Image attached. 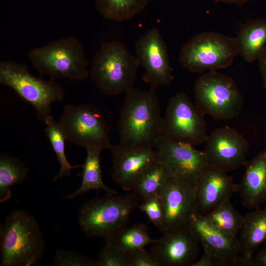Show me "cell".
<instances>
[{
	"label": "cell",
	"instance_id": "obj_29",
	"mask_svg": "<svg viewBox=\"0 0 266 266\" xmlns=\"http://www.w3.org/2000/svg\"><path fill=\"white\" fill-rule=\"evenodd\" d=\"M105 240L96 261L97 266H129L128 254L111 241Z\"/></svg>",
	"mask_w": 266,
	"mask_h": 266
},
{
	"label": "cell",
	"instance_id": "obj_10",
	"mask_svg": "<svg viewBox=\"0 0 266 266\" xmlns=\"http://www.w3.org/2000/svg\"><path fill=\"white\" fill-rule=\"evenodd\" d=\"M204 116L185 93L179 92L168 100L162 135L194 146L205 142L208 135Z\"/></svg>",
	"mask_w": 266,
	"mask_h": 266
},
{
	"label": "cell",
	"instance_id": "obj_6",
	"mask_svg": "<svg viewBox=\"0 0 266 266\" xmlns=\"http://www.w3.org/2000/svg\"><path fill=\"white\" fill-rule=\"evenodd\" d=\"M139 199L133 193L107 195L86 201L80 208L78 223L89 237L109 238L127 227Z\"/></svg>",
	"mask_w": 266,
	"mask_h": 266
},
{
	"label": "cell",
	"instance_id": "obj_16",
	"mask_svg": "<svg viewBox=\"0 0 266 266\" xmlns=\"http://www.w3.org/2000/svg\"><path fill=\"white\" fill-rule=\"evenodd\" d=\"M199 243L186 226L164 233L152 244L151 252L162 266H193L199 254Z\"/></svg>",
	"mask_w": 266,
	"mask_h": 266
},
{
	"label": "cell",
	"instance_id": "obj_30",
	"mask_svg": "<svg viewBox=\"0 0 266 266\" xmlns=\"http://www.w3.org/2000/svg\"><path fill=\"white\" fill-rule=\"evenodd\" d=\"M152 222L160 231H163L164 210L160 195H154L143 201L138 205Z\"/></svg>",
	"mask_w": 266,
	"mask_h": 266
},
{
	"label": "cell",
	"instance_id": "obj_19",
	"mask_svg": "<svg viewBox=\"0 0 266 266\" xmlns=\"http://www.w3.org/2000/svg\"><path fill=\"white\" fill-rule=\"evenodd\" d=\"M237 193L241 202L249 209H256L266 202V149L257 154L245 165Z\"/></svg>",
	"mask_w": 266,
	"mask_h": 266
},
{
	"label": "cell",
	"instance_id": "obj_1",
	"mask_svg": "<svg viewBox=\"0 0 266 266\" xmlns=\"http://www.w3.org/2000/svg\"><path fill=\"white\" fill-rule=\"evenodd\" d=\"M118 122L120 143L152 148L162 135L163 117L153 89L125 93Z\"/></svg>",
	"mask_w": 266,
	"mask_h": 266
},
{
	"label": "cell",
	"instance_id": "obj_36",
	"mask_svg": "<svg viewBox=\"0 0 266 266\" xmlns=\"http://www.w3.org/2000/svg\"><path fill=\"white\" fill-rule=\"evenodd\" d=\"M215 2H224L231 4H243L253 0H214Z\"/></svg>",
	"mask_w": 266,
	"mask_h": 266
},
{
	"label": "cell",
	"instance_id": "obj_2",
	"mask_svg": "<svg viewBox=\"0 0 266 266\" xmlns=\"http://www.w3.org/2000/svg\"><path fill=\"white\" fill-rule=\"evenodd\" d=\"M45 242L35 219L25 210H16L0 225L1 266H31L38 263Z\"/></svg>",
	"mask_w": 266,
	"mask_h": 266
},
{
	"label": "cell",
	"instance_id": "obj_3",
	"mask_svg": "<svg viewBox=\"0 0 266 266\" xmlns=\"http://www.w3.org/2000/svg\"><path fill=\"white\" fill-rule=\"evenodd\" d=\"M139 65L138 58L124 44L104 42L93 57L89 76L100 93L115 96L133 88Z\"/></svg>",
	"mask_w": 266,
	"mask_h": 266
},
{
	"label": "cell",
	"instance_id": "obj_5",
	"mask_svg": "<svg viewBox=\"0 0 266 266\" xmlns=\"http://www.w3.org/2000/svg\"><path fill=\"white\" fill-rule=\"evenodd\" d=\"M0 84L12 89L31 104L41 122L51 115L53 103L63 101L65 95L63 86L55 80L35 77L27 64L10 60L0 62Z\"/></svg>",
	"mask_w": 266,
	"mask_h": 266
},
{
	"label": "cell",
	"instance_id": "obj_24",
	"mask_svg": "<svg viewBox=\"0 0 266 266\" xmlns=\"http://www.w3.org/2000/svg\"><path fill=\"white\" fill-rule=\"evenodd\" d=\"M29 169L18 157L7 154L0 155V202L8 201L11 197L10 188L23 183L27 177Z\"/></svg>",
	"mask_w": 266,
	"mask_h": 266
},
{
	"label": "cell",
	"instance_id": "obj_18",
	"mask_svg": "<svg viewBox=\"0 0 266 266\" xmlns=\"http://www.w3.org/2000/svg\"><path fill=\"white\" fill-rule=\"evenodd\" d=\"M198 212L205 215L221 202L237 193L233 177L208 163L195 184Z\"/></svg>",
	"mask_w": 266,
	"mask_h": 266
},
{
	"label": "cell",
	"instance_id": "obj_9",
	"mask_svg": "<svg viewBox=\"0 0 266 266\" xmlns=\"http://www.w3.org/2000/svg\"><path fill=\"white\" fill-rule=\"evenodd\" d=\"M67 141L85 149L96 147L109 149L107 124L95 106L82 104L65 106L58 121Z\"/></svg>",
	"mask_w": 266,
	"mask_h": 266
},
{
	"label": "cell",
	"instance_id": "obj_14",
	"mask_svg": "<svg viewBox=\"0 0 266 266\" xmlns=\"http://www.w3.org/2000/svg\"><path fill=\"white\" fill-rule=\"evenodd\" d=\"M113 159V180L126 191L134 184L158 162L154 149L122 143L112 144L109 149Z\"/></svg>",
	"mask_w": 266,
	"mask_h": 266
},
{
	"label": "cell",
	"instance_id": "obj_7",
	"mask_svg": "<svg viewBox=\"0 0 266 266\" xmlns=\"http://www.w3.org/2000/svg\"><path fill=\"white\" fill-rule=\"evenodd\" d=\"M196 105L204 115L230 120L239 114L244 99L231 77L216 70L202 74L195 82Z\"/></svg>",
	"mask_w": 266,
	"mask_h": 266
},
{
	"label": "cell",
	"instance_id": "obj_4",
	"mask_svg": "<svg viewBox=\"0 0 266 266\" xmlns=\"http://www.w3.org/2000/svg\"><path fill=\"white\" fill-rule=\"evenodd\" d=\"M28 58L41 76L55 80L80 81L88 78V62L79 40L69 36L53 41L29 51Z\"/></svg>",
	"mask_w": 266,
	"mask_h": 266
},
{
	"label": "cell",
	"instance_id": "obj_21",
	"mask_svg": "<svg viewBox=\"0 0 266 266\" xmlns=\"http://www.w3.org/2000/svg\"><path fill=\"white\" fill-rule=\"evenodd\" d=\"M234 40L238 55L248 62L258 60L266 45V19L246 22Z\"/></svg>",
	"mask_w": 266,
	"mask_h": 266
},
{
	"label": "cell",
	"instance_id": "obj_17",
	"mask_svg": "<svg viewBox=\"0 0 266 266\" xmlns=\"http://www.w3.org/2000/svg\"><path fill=\"white\" fill-rule=\"evenodd\" d=\"M187 226L201 243L203 251L220 259L226 266H243L238 237L227 236L198 212L190 216Z\"/></svg>",
	"mask_w": 266,
	"mask_h": 266
},
{
	"label": "cell",
	"instance_id": "obj_13",
	"mask_svg": "<svg viewBox=\"0 0 266 266\" xmlns=\"http://www.w3.org/2000/svg\"><path fill=\"white\" fill-rule=\"evenodd\" d=\"M135 52L145 71L142 78L151 88L167 85L174 78L166 45L157 28L149 30L135 42Z\"/></svg>",
	"mask_w": 266,
	"mask_h": 266
},
{
	"label": "cell",
	"instance_id": "obj_12",
	"mask_svg": "<svg viewBox=\"0 0 266 266\" xmlns=\"http://www.w3.org/2000/svg\"><path fill=\"white\" fill-rule=\"evenodd\" d=\"M203 153L207 162L227 173L247 163L249 143L236 130L226 126L214 130L206 141Z\"/></svg>",
	"mask_w": 266,
	"mask_h": 266
},
{
	"label": "cell",
	"instance_id": "obj_22",
	"mask_svg": "<svg viewBox=\"0 0 266 266\" xmlns=\"http://www.w3.org/2000/svg\"><path fill=\"white\" fill-rule=\"evenodd\" d=\"M87 156L82 165V182L80 187L66 196L73 200L91 190L104 191L107 195L117 194V192L107 187L103 182L101 169V152L103 150L96 147L86 149Z\"/></svg>",
	"mask_w": 266,
	"mask_h": 266
},
{
	"label": "cell",
	"instance_id": "obj_15",
	"mask_svg": "<svg viewBox=\"0 0 266 266\" xmlns=\"http://www.w3.org/2000/svg\"><path fill=\"white\" fill-rule=\"evenodd\" d=\"M164 210L163 233L187 226L198 212L195 186L169 177L161 191Z\"/></svg>",
	"mask_w": 266,
	"mask_h": 266
},
{
	"label": "cell",
	"instance_id": "obj_20",
	"mask_svg": "<svg viewBox=\"0 0 266 266\" xmlns=\"http://www.w3.org/2000/svg\"><path fill=\"white\" fill-rule=\"evenodd\" d=\"M238 233L243 266H252L254 252L266 243V207L256 208L244 216Z\"/></svg>",
	"mask_w": 266,
	"mask_h": 266
},
{
	"label": "cell",
	"instance_id": "obj_32",
	"mask_svg": "<svg viewBox=\"0 0 266 266\" xmlns=\"http://www.w3.org/2000/svg\"><path fill=\"white\" fill-rule=\"evenodd\" d=\"M128 259L129 266H162L154 254L144 249L130 252L128 254Z\"/></svg>",
	"mask_w": 266,
	"mask_h": 266
},
{
	"label": "cell",
	"instance_id": "obj_25",
	"mask_svg": "<svg viewBox=\"0 0 266 266\" xmlns=\"http://www.w3.org/2000/svg\"><path fill=\"white\" fill-rule=\"evenodd\" d=\"M44 122L46 125L44 130L45 135L60 165L58 172L53 179V181H55L65 176H70L73 168L82 167V165L72 166L68 161L65 152V143L67 139L59 122H57L51 115L45 119Z\"/></svg>",
	"mask_w": 266,
	"mask_h": 266
},
{
	"label": "cell",
	"instance_id": "obj_35",
	"mask_svg": "<svg viewBox=\"0 0 266 266\" xmlns=\"http://www.w3.org/2000/svg\"><path fill=\"white\" fill-rule=\"evenodd\" d=\"M258 61L263 85L265 88L266 89V45L264 48Z\"/></svg>",
	"mask_w": 266,
	"mask_h": 266
},
{
	"label": "cell",
	"instance_id": "obj_31",
	"mask_svg": "<svg viewBox=\"0 0 266 266\" xmlns=\"http://www.w3.org/2000/svg\"><path fill=\"white\" fill-rule=\"evenodd\" d=\"M53 266H97L96 261L88 256L69 250H58L56 252Z\"/></svg>",
	"mask_w": 266,
	"mask_h": 266
},
{
	"label": "cell",
	"instance_id": "obj_23",
	"mask_svg": "<svg viewBox=\"0 0 266 266\" xmlns=\"http://www.w3.org/2000/svg\"><path fill=\"white\" fill-rule=\"evenodd\" d=\"M204 215L223 233L231 238H237L244 222V216L235 209L230 198L224 200Z\"/></svg>",
	"mask_w": 266,
	"mask_h": 266
},
{
	"label": "cell",
	"instance_id": "obj_26",
	"mask_svg": "<svg viewBox=\"0 0 266 266\" xmlns=\"http://www.w3.org/2000/svg\"><path fill=\"white\" fill-rule=\"evenodd\" d=\"M97 9L104 18L121 22L141 13L149 0H95Z\"/></svg>",
	"mask_w": 266,
	"mask_h": 266
},
{
	"label": "cell",
	"instance_id": "obj_34",
	"mask_svg": "<svg viewBox=\"0 0 266 266\" xmlns=\"http://www.w3.org/2000/svg\"><path fill=\"white\" fill-rule=\"evenodd\" d=\"M252 266H266V244L254 257Z\"/></svg>",
	"mask_w": 266,
	"mask_h": 266
},
{
	"label": "cell",
	"instance_id": "obj_27",
	"mask_svg": "<svg viewBox=\"0 0 266 266\" xmlns=\"http://www.w3.org/2000/svg\"><path fill=\"white\" fill-rule=\"evenodd\" d=\"M169 177L167 170L158 162L141 176L132 191L143 201L154 195H160Z\"/></svg>",
	"mask_w": 266,
	"mask_h": 266
},
{
	"label": "cell",
	"instance_id": "obj_11",
	"mask_svg": "<svg viewBox=\"0 0 266 266\" xmlns=\"http://www.w3.org/2000/svg\"><path fill=\"white\" fill-rule=\"evenodd\" d=\"M158 162L168 172L170 177L195 186L196 181L208 163L203 151L194 145L161 135L155 147Z\"/></svg>",
	"mask_w": 266,
	"mask_h": 266
},
{
	"label": "cell",
	"instance_id": "obj_33",
	"mask_svg": "<svg viewBox=\"0 0 266 266\" xmlns=\"http://www.w3.org/2000/svg\"><path fill=\"white\" fill-rule=\"evenodd\" d=\"M193 266H226L220 259L203 251L201 257L196 261Z\"/></svg>",
	"mask_w": 266,
	"mask_h": 266
},
{
	"label": "cell",
	"instance_id": "obj_28",
	"mask_svg": "<svg viewBox=\"0 0 266 266\" xmlns=\"http://www.w3.org/2000/svg\"><path fill=\"white\" fill-rule=\"evenodd\" d=\"M148 227L144 224H136L130 228H125L112 236L105 238L127 254L133 250L144 249L153 243L156 239L149 235Z\"/></svg>",
	"mask_w": 266,
	"mask_h": 266
},
{
	"label": "cell",
	"instance_id": "obj_8",
	"mask_svg": "<svg viewBox=\"0 0 266 266\" xmlns=\"http://www.w3.org/2000/svg\"><path fill=\"white\" fill-rule=\"evenodd\" d=\"M238 55L234 37L216 32H201L182 48L181 66L192 72L217 70L230 66Z\"/></svg>",
	"mask_w": 266,
	"mask_h": 266
}]
</instances>
